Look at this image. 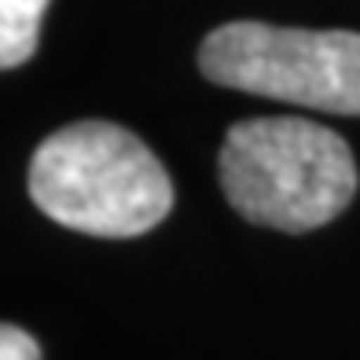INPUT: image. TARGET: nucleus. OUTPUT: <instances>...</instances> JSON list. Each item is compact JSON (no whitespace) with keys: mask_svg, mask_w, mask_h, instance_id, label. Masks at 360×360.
<instances>
[{"mask_svg":"<svg viewBox=\"0 0 360 360\" xmlns=\"http://www.w3.org/2000/svg\"><path fill=\"white\" fill-rule=\"evenodd\" d=\"M30 199L74 232L129 239L166 221L173 180L136 133L114 122H74L34 151Z\"/></svg>","mask_w":360,"mask_h":360,"instance_id":"f257e3e1","label":"nucleus"},{"mask_svg":"<svg viewBox=\"0 0 360 360\" xmlns=\"http://www.w3.org/2000/svg\"><path fill=\"white\" fill-rule=\"evenodd\" d=\"M217 173L236 214L276 232L331 224L360 180L349 143L305 118L236 122L221 143Z\"/></svg>","mask_w":360,"mask_h":360,"instance_id":"f03ea898","label":"nucleus"},{"mask_svg":"<svg viewBox=\"0 0 360 360\" xmlns=\"http://www.w3.org/2000/svg\"><path fill=\"white\" fill-rule=\"evenodd\" d=\"M199 67L224 89L327 114H360V34L353 30L224 22L202 41Z\"/></svg>","mask_w":360,"mask_h":360,"instance_id":"7ed1b4c3","label":"nucleus"},{"mask_svg":"<svg viewBox=\"0 0 360 360\" xmlns=\"http://www.w3.org/2000/svg\"><path fill=\"white\" fill-rule=\"evenodd\" d=\"M48 0H0V70L22 67L37 52Z\"/></svg>","mask_w":360,"mask_h":360,"instance_id":"20e7f679","label":"nucleus"},{"mask_svg":"<svg viewBox=\"0 0 360 360\" xmlns=\"http://www.w3.org/2000/svg\"><path fill=\"white\" fill-rule=\"evenodd\" d=\"M0 360H41V346L22 327L0 323Z\"/></svg>","mask_w":360,"mask_h":360,"instance_id":"39448f33","label":"nucleus"}]
</instances>
